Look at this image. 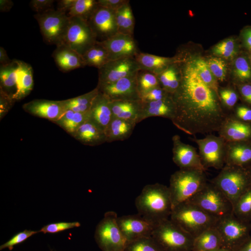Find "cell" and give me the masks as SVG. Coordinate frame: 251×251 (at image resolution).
<instances>
[{
    "mask_svg": "<svg viewBox=\"0 0 251 251\" xmlns=\"http://www.w3.org/2000/svg\"><path fill=\"white\" fill-rule=\"evenodd\" d=\"M177 49L201 54L202 28L194 3L173 17Z\"/></svg>",
    "mask_w": 251,
    "mask_h": 251,
    "instance_id": "obj_15",
    "label": "cell"
},
{
    "mask_svg": "<svg viewBox=\"0 0 251 251\" xmlns=\"http://www.w3.org/2000/svg\"><path fill=\"white\" fill-rule=\"evenodd\" d=\"M152 66L161 77L163 90L202 86L210 77L201 54L176 50Z\"/></svg>",
    "mask_w": 251,
    "mask_h": 251,
    "instance_id": "obj_6",
    "label": "cell"
},
{
    "mask_svg": "<svg viewBox=\"0 0 251 251\" xmlns=\"http://www.w3.org/2000/svg\"><path fill=\"white\" fill-rule=\"evenodd\" d=\"M81 3L80 0H48L45 9L50 16L57 21L78 14Z\"/></svg>",
    "mask_w": 251,
    "mask_h": 251,
    "instance_id": "obj_24",
    "label": "cell"
},
{
    "mask_svg": "<svg viewBox=\"0 0 251 251\" xmlns=\"http://www.w3.org/2000/svg\"><path fill=\"white\" fill-rule=\"evenodd\" d=\"M112 0H92L88 1L86 7V15L100 20L106 14L112 4Z\"/></svg>",
    "mask_w": 251,
    "mask_h": 251,
    "instance_id": "obj_26",
    "label": "cell"
},
{
    "mask_svg": "<svg viewBox=\"0 0 251 251\" xmlns=\"http://www.w3.org/2000/svg\"><path fill=\"white\" fill-rule=\"evenodd\" d=\"M169 175L208 185L213 152L206 151H166Z\"/></svg>",
    "mask_w": 251,
    "mask_h": 251,
    "instance_id": "obj_13",
    "label": "cell"
},
{
    "mask_svg": "<svg viewBox=\"0 0 251 251\" xmlns=\"http://www.w3.org/2000/svg\"><path fill=\"white\" fill-rule=\"evenodd\" d=\"M85 69L79 85L92 106L100 108L129 99L125 85L120 81L99 68L90 67Z\"/></svg>",
    "mask_w": 251,
    "mask_h": 251,
    "instance_id": "obj_8",
    "label": "cell"
},
{
    "mask_svg": "<svg viewBox=\"0 0 251 251\" xmlns=\"http://www.w3.org/2000/svg\"><path fill=\"white\" fill-rule=\"evenodd\" d=\"M204 112L169 125H147L145 131L149 138L167 151L210 150L205 132Z\"/></svg>",
    "mask_w": 251,
    "mask_h": 251,
    "instance_id": "obj_5",
    "label": "cell"
},
{
    "mask_svg": "<svg viewBox=\"0 0 251 251\" xmlns=\"http://www.w3.org/2000/svg\"><path fill=\"white\" fill-rule=\"evenodd\" d=\"M251 146V138L242 130L232 132L226 135L210 146L211 151L216 153L233 152Z\"/></svg>",
    "mask_w": 251,
    "mask_h": 251,
    "instance_id": "obj_23",
    "label": "cell"
},
{
    "mask_svg": "<svg viewBox=\"0 0 251 251\" xmlns=\"http://www.w3.org/2000/svg\"><path fill=\"white\" fill-rule=\"evenodd\" d=\"M25 100V90H23L19 91L17 95L13 98L1 99L0 102L1 137L14 145L16 143L14 138L20 132H22L24 136Z\"/></svg>",
    "mask_w": 251,
    "mask_h": 251,
    "instance_id": "obj_18",
    "label": "cell"
},
{
    "mask_svg": "<svg viewBox=\"0 0 251 251\" xmlns=\"http://www.w3.org/2000/svg\"><path fill=\"white\" fill-rule=\"evenodd\" d=\"M52 26L69 64L85 69L91 67L103 36L100 20L78 14L55 20Z\"/></svg>",
    "mask_w": 251,
    "mask_h": 251,
    "instance_id": "obj_2",
    "label": "cell"
},
{
    "mask_svg": "<svg viewBox=\"0 0 251 251\" xmlns=\"http://www.w3.org/2000/svg\"><path fill=\"white\" fill-rule=\"evenodd\" d=\"M193 0H147V6L166 16L174 17L188 5L193 4Z\"/></svg>",
    "mask_w": 251,
    "mask_h": 251,
    "instance_id": "obj_25",
    "label": "cell"
},
{
    "mask_svg": "<svg viewBox=\"0 0 251 251\" xmlns=\"http://www.w3.org/2000/svg\"><path fill=\"white\" fill-rule=\"evenodd\" d=\"M227 175L251 177V146L233 152H213L212 166L208 184Z\"/></svg>",
    "mask_w": 251,
    "mask_h": 251,
    "instance_id": "obj_19",
    "label": "cell"
},
{
    "mask_svg": "<svg viewBox=\"0 0 251 251\" xmlns=\"http://www.w3.org/2000/svg\"><path fill=\"white\" fill-rule=\"evenodd\" d=\"M202 87L211 105L228 109L235 113L251 103V86L209 77Z\"/></svg>",
    "mask_w": 251,
    "mask_h": 251,
    "instance_id": "obj_14",
    "label": "cell"
},
{
    "mask_svg": "<svg viewBox=\"0 0 251 251\" xmlns=\"http://www.w3.org/2000/svg\"><path fill=\"white\" fill-rule=\"evenodd\" d=\"M145 63L143 52L130 31L117 26H104L91 67L99 68L124 84Z\"/></svg>",
    "mask_w": 251,
    "mask_h": 251,
    "instance_id": "obj_1",
    "label": "cell"
},
{
    "mask_svg": "<svg viewBox=\"0 0 251 251\" xmlns=\"http://www.w3.org/2000/svg\"><path fill=\"white\" fill-rule=\"evenodd\" d=\"M147 8L144 0H112L100 22L103 26H117L131 31Z\"/></svg>",
    "mask_w": 251,
    "mask_h": 251,
    "instance_id": "obj_20",
    "label": "cell"
},
{
    "mask_svg": "<svg viewBox=\"0 0 251 251\" xmlns=\"http://www.w3.org/2000/svg\"><path fill=\"white\" fill-rule=\"evenodd\" d=\"M134 171L135 179L157 197L169 176L166 150L148 137L138 153Z\"/></svg>",
    "mask_w": 251,
    "mask_h": 251,
    "instance_id": "obj_9",
    "label": "cell"
},
{
    "mask_svg": "<svg viewBox=\"0 0 251 251\" xmlns=\"http://www.w3.org/2000/svg\"><path fill=\"white\" fill-rule=\"evenodd\" d=\"M34 162L44 171L81 183L100 166L95 151L52 150L36 156Z\"/></svg>",
    "mask_w": 251,
    "mask_h": 251,
    "instance_id": "obj_7",
    "label": "cell"
},
{
    "mask_svg": "<svg viewBox=\"0 0 251 251\" xmlns=\"http://www.w3.org/2000/svg\"><path fill=\"white\" fill-rule=\"evenodd\" d=\"M146 131L128 140L108 148L95 151L100 165H107L112 168L128 169L134 167L140 150L146 143Z\"/></svg>",
    "mask_w": 251,
    "mask_h": 251,
    "instance_id": "obj_16",
    "label": "cell"
},
{
    "mask_svg": "<svg viewBox=\"0 0 251 251\" xmlns=\"http://www.w3.org/2000/svg\"><path fill=\"white\" fill-rule=\"evenodd\" d=\"M20 9L18 1L12 0H1L0 1V14L1 17H11L14 16Z\"/></svg>",
    "mask_w": 251,
    "mask_h": 251,
    "instance_id": "obj_28",
    "label": "cell"
},
{
    "mask_svg": "<svg viewBox=\"0 0 251 251\" xmlns=\"http://www.w3.org/2000/svg\"><path fill=\"white\" fill-rule=\"evenodd\" d=\"M204 126L210 146L226 135L240 130L235 112L211 104L204 112Z\"/></svg>",
    "mask_w": 251,
    "mask_h": 251,
    "instance_id": "obj_21",
    "label": "cell"
},
{
    "mask_svg": "<svg viewBox=\"0 0 251 251\" xmlns=\"http://www.w3.org/2000/svg\"><path fill=\"white\" fill-rule=\"evenodd\" d=\"M206 185L169 175L157 196L161 214L184 211L191 209L199 200Z\"/></svg>",
    "mask_w": 251,
    "mask_h": 251,
    "instance_id": "obj_12",
    "label": "cell"
},
{
    "mask_svg": "<svg viewBox=\"0 0 251 251\" xmlns=\"http://www.w3.org/2000/svg\"><path fill=\"white\" fill-rule=\"evenodd\" d=\"M209 105L202 86L164 91L148 103V125H169L202 113Z\"/></svg>",
    "mask_w": 251,
    "mask_h": 251,
    "instance_id": "obj_3",
    "label": "cell"
},
{
    "mask_svg": "<svg viewBox=\"0 0 251 251\" xmlns=\"http://www.w3.org/2000/svg\"><path fill=\"white\" fill-rule=\"evenodd\" d=\"M25 119L24 136L18 149L20 151H27L42 143L50 129V105L47 99L40 94L25 90Z\"/></svg>",
    "mask_w": 251,
    "mask_h": 251,
    "instance_id": "obj_10",
    "label": "cell"
},
{
    "mask_svg": "<svg viewBox=\"0 0 251 251\" xmlns=\"http://www.w3.org/2000/svg\"><path fill=\"white\" fill-rule=\"evenodd\" d=\"M134 178V167L128 169L112 168L102 184L94 193L110 204L120 190Z\"/></svg>",
    "mask_w": 251,
    "mask_h": 251,
    "instance_id": "obj_22",
    "label": "cell"
},
{
    "mask_svg": "<svg viewBox=\"0 0 251 251\" xmlns=\"http://www.w3.org/2000/svg\"><path fill=\"white\" fill-rule=\"evenodd\" d=\"M19 91L14 88L9 75L4 71H0V94L1 99H8L16 97Z\"/></svg>",
    "mask_w": 251,
    "mask_h": 251,
    "instance_id": "obj_27",
    "label": "cell"
},
{
    "mask_svg": "<svg viewBox=\"0 0 251 251\" xmlns=\"http://www.w3.org/2000/svg\"><path fill=\"white\" fill-rule=\"evenodd\" d=\"M130 32L147 63L158 62L177 50L173 17L149 8Z\"/></svg>",
    "mask_w": 251,
    "mask_h": 251,
    "instance_id": "obj_4",
    "label": "cell"
},
{
    "mask_svg": "<svg viewBox=\"0 0 251 251\" xmlns=\"http://www.w3.org/2000/svg\"><path fill=\"white\" fill-rule=\"evenodd\" d=\"M110 204L133 219H144L159 213L156 196L135 177L120 190Z\"/></svg>",
    "mask_w": 251,
    "mask_h": 251,
    "instance_id": "obj_11",
    "label": "cell"
},
{
    "mask_svg": "<svg viewBox=\"0 0 251 251\" xmlns=\"http://www.w3.org/2000/svg\"><path fill=\"white\" fill-rule=\"evenodd\" d=\"M124 85L128 98L147 103L164 92L159 74L149 63L132 74Z\"/></svg>",
    "mask_w": 251,
    "mask_h": 251,
    "instance_id": "obj_17",
    "label": "cell"
}]
</instances>
